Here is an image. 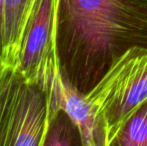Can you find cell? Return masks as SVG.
I'll return each mask as SVG.
<instances>
[{"instance_id": "cell-1", "label": "cell", "mask_w": 147, "mask_h": 146, "mask_svg": "<svg viewBox=\"0 0 147 146\" xmlns=\"http://www.w3.org/2000/svg\"><path fill=\"white\" fill-rule=\"evenodd\" d=\"M136 46L147 47V0H58L60 75L78 92H90Z\"/></svg>"}, {"instance_id": "cell-2", "label": "cell", "mask_w": 147, "mask_h": 146, "mask_svg": "<svg viewBox=\"0 0 147 146\" xmlns=\"http://www.w3.org/2000/svg\"><path fill=\"white\" fill-rule=\"evenodd\" d=\"M85 96L103 131L106 146H111L147 99V47L136 46L124 53Z\"/></svg>"}, {"instance_id": "cell-3", "label": "cell", "mask_w": 147, "mask_h": 146, "mask_svg": "<svg viewBox=\"0 0 147 146\" xmlns=\"http://www.w3.org/2000/svg\"><path fill=\"white\" fill-rule=\"evenodd\" d=\"M58 0H36L26 21L16 69L23 79L41 86L53 96L59 87L56 49V14Z\"/></svg>"}, {"instance_id": "cell-4", "label": "cell", "mask_w": 147, "mask_h": 146, "mask_svg": "<svg viewBox=\"0 0 147 146\" xmlns=\"http://www.w3.org/2000/svg\"><path fill=\"white\" fill-rule=\"evenodd\" d=\"M49 120V93L41 86L25 81L17 70L0 146H43Z\"/></svg>"}, {"instance_id": "cell-5", "label": "cell", "mask_w": 147, "mask_h": 146, "mask_svg": "<svg viewBox=\"0 0 147 146\" xmlns=\"http://www.w3.org/2000/svg\"><path fill=\"white\" fill-rule=\"evenodd\" d=\"M56 106L58 110L65 111L78 126L83 146H106L103 131L86 96L72 88L62 78Z\"/></svg>"}, {"instance_id": "cell-6", "label": "cell", "mask_w": 147, "mask_h": 146, "mask_svg": "<svg viewBox=\"0 0 147 146\" xmlns=\"http://www.w3.org/2000/svg\"><path fill=\"white\" fill-rule=\"evenodd\" d=\"M36 0H3L1 61L15 67L22 33Z\"/></svg>"}, {"instance_id": "cell-7", "label": "cell", "mask_w": 147, "mask_h": 146, "mask_svg": "<svg viewBox=\"0 0 147 146\" xmlns=\"http://www.w3.org/2000/svg\"><path fill=\"white\" fill-rule=\"evenodd\" d=\"M43 146H83L79 128L64 110L50 117Z\"/></svg>"}, {"instance_id": "cell-8", "label": "cell", "mask_w": 147, "mask_h": 146, "mask_svg": "<svg viewBox=\"0 0 147 146\" xmlns=\"http://www.w3.org/2000/svg\"><path fill=\"white\" fill-rule=\"evenodd\" d=\"M111 146H147V99L126 122Z\"/></svg>"}, {"instance_id": "cell-9", "label": "cell", "mask_w": 147, "mask_h": 146, "mask_svg": "<svg viewBox=\"0 0 147 146\" xmlns=\"http://www.w3.org/2000/svg\"><path fill=\"white\" fill-rule=\"evenodd\" d=\"M17 77V69L2 63L0 66V137L5 122L8 104Z\"/></svg>"}, {"instance_id": "cell-10", "label": "cell", "mask_w": 147, "mask_h": 146, "mask_svg": "<svg viewBox=\"0 0 147 146\" xmlns=\"http://www.w3.org/2000/svg\"><path fill=\"white\" fill-rule=\"evenodd\" d=\"M2 28H3V0H0V56L2 45Z\"/></svg>"}, {"instance_id": "cell-11", "label": "cell", "mask_w": 147, "mask_h": 146, "mask_svg": "<svg viewBox=\"0 0 147 146\" xmlns=\"http://www.w3.org/2000/svg\"><path fill=\"white\" fill-rule=\"evenodd\" d=\"M1 64H2V61H1V56H0V66H1Z\"/></svg>"}]
</instances>
